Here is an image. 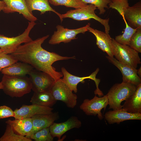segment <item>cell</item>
I'll return each mask as SVG.
<instances>
[{"mask_svg": "<svg viewBox=\"0 0 141 141\" xmlns=\"http://www.w3.org/2000/svg\"><path fill=\"white\" fill-rule=\"evenodd\" d=\"M140 0V1L141 0Z\"/></svg>", "mask_w": 141, "mask_h": 141, "instance_id": "38", "label": "cell"}, {"mask_svg": "<svg viewBox=\"0 0 141 141\" xmlns=\"http://www.w3.org/2000/svg\"><path fill=\"white\" fill-rule=\"evenodd\" d=\"M87 29L95 36L96 44L98 48L106 52L108 56L113 57L114 49L112 43V38L109 34L93 29L90 26L88 27Z\"/></svg>", "mask_w": 141, "mask_h": 141, "instance_id": "17", "label": "cell"}, {"mask_svg": "<svg viewBox=\"0 0 141 141\" xmlns=\"http://www.w3.org/2000/svg\"><path fill=\"white\" fill-rule=\"evenodd\" d=\"M51 91L56 101L63 102L67 107L73 108L77 105V96L72 92L62 79L55 82Z\"/></svg>", "mask_w": 141, "mask_h": 141, "instance_id": "7", "label": "cell"}, {"mask_svg": "<svg viewBox=\"0 0 141 141\" xmlns=\"http://www.w3.org/2000/svg\"><path fill=\"white\" fill-rule=\"evenodd\" d=\"M59 118L58 112H52L46 114H38L31 118L32 120V128L30 133L25 137L28 138L37 132L49 126Z\"/></svg>", "mask_w": 141, "mask_h": 141, "instance_id": "16", "label": "cell"}, {"mask_svg": "<svg viewBox=\"0 0 141 141\" xmlns=\"http://www.w3.org/2000/svg\"><path fill=\"white\" fill-rule=\"evenodd\" d=\"M122 108L128 113H141V84L137 86L134 93L126 99Z\"/></svg>", "mask_w": 141, "mask_h": 141, "instance_id": "20", "label": "cell"}, {"mask_svg": "<svg viewBox=\"0 0 141 141\" xmlns=\"http://www.w3.org/2000/svg\"><path fill=\"white\" fill-rule=\"evenodd\" d=\"M129 4L128 0H111L108 7L117 10L123 18L124 12Z\"/></svg>", "mask_w": 141, "mask_h": 141, "instance_id": "29", "label": "cell"}, {"mask_svg": "<svg viewBox=\"0 0 141 141\" xmlns=\"http://www.w3.org/2000/svg\"><path fill=\"white\" fill-rule=\"evenodd\" d=\"M137 74L138 76L141 78V68H140L137 70Z\"/></svg>", "mask_w": 141, "mask_h": 141, "instance_id": "35", "label": "cell"}, {"mask_svg": "<svg viewBox=\"0 0 141 141\" xmlns=\"http://www.w3.org/2000/svg\"><path fill=\"white\" fill-rule=\"evenodd\" d=\"M97 8L94 5L90 4L81 8L70 10L66 13L61 14L62 21L63 18H71L78 21L89 20L93 19L98 21L104 27L105 32L109 34L110 26L109 24V18L103 19L97 16L95 11Z\"/></svg>", "mask_w": 141, "mask_h": 141, "instance_id": "4", "label": "cell"}, {"mask_svg": "<svg viewBox=\"0 0 141 141\" xmlns=\"http://www.w3.org/2000/svg\"><path fill=\"white\" fill-rule=\"evenodd\" d=\"M114 49V55L118 61L136 69L138 65L141 63L138 52L126 45L122 44L112 38Z\"/></svg>", "mask_w": 141, "mask_h": 141, "instance_id": "6", "label": "cell"}, {"mask_svg": "<svg viewBox=\"0 0 141 141\" xmlns=\"http://www.w3.org/2000/svg\"><path fill=\"white\" fill-rule=\"evenodd\" d=\"M5 123L10 125L15 132L23 136H26L30 133L33 126L31 118L13 120L9 119Z\"/></svg>", "mask_w": 141, "mask_h": 141, "instance_id": "21", "label": "cell"}, {"mask_svg": "<svg viewBox=\"0 0 141 141\" xmlns=\"http://www.w3.org/2000/svg\"><path fill=\"white\" fill-rule=\"evenodd\" d=\"M90 24L88 23L85 26L74 29L64 28L60 25L56 26L57 31H55L49 40V43L51 45L59 44L61 42L67 43L72 40L77 39L76 36L80 33L84 34L88 31L87 27L90 26Z\"/></svg>", "mask_w": 141, "mask_h": 141, "instance_id": "9", "label": "cell"}, {"mask_svg": "<svg viewBox=\"0 0 141 141\" xmlns=\"http://www.w3.org/2000/svg\"><path fill=\"white\" fill-rule=\"evenodd\" d=\"M108 104V100L106 95L99 97L96 95L92 99H85L80 106V109L87 115L96 116L100 120L103 118L101 112L103 108L106 109Z\"/></svg>", "mask_w": 141, "mask_h": 141, "instance_id": "11", "label": "cell"}, {"mask_svg": "<svg viewBox=\"0 0 141 141\" xmlns=\"http://www.w3.org/2000/svg\"><path fill=\"white\" fill-rule=\"evenodd\" d=\"M81 122L75 116L70 117L65 122L60 123L54 122L49 127L52 137H57L60 140L61 136L68 131L74 128L81 127Z\"/></svg>", "mask_w": 141, "mask_h": 141, "instance_id": "13", "label": "cell"}, {"mask_svg": "<svg viewBox=\"0 0 141 141\" xmlns=\"http://www.w3.org/2000/svg\"><path fill=\"white\" fill-rule=\"evenodd\" d=\"M49 1L54 6L64 5L75 9L83 7L87 5L81 0H49Z\"/></svg>", "mask_w": 141, "mask_h": 141, "instance_id": "27", "label": "cell"}, {"mask_svg": "<svg viewBox=\"0 0 141 141\" xmlns=\"http://www.w3.org/2000/svg\"><path fill=\"white\" fill-rule=\"evenodd\" d=\"M124 21L125 24V28L123 33L116 36L114 39L120 44L129 45L130 39L137 28H132L128 25L125 20Z\"/></svg>", "mask_w": 141, "mask_h": 141, "instance_id": "26", "label": "cell"}, {"mask_svg": "<svg viewBox=\"0 0 141 141\" xmlns=\"http://www.w3.org/2000/svg\"><path fill=\"white\" fill-rule=\"evenodd\" d=\"M27 8L29 12L33 14L32 11L37 10L43 14L46 12L51 11L55 13L59 17L61 22L62 21L61 14L57 12L50 5L49 0H25Z\"/></svg>", "mask_w": 141, "mask_h": 141, "instance_id": "23", "label": "cell"}, {"mask_svg": "<svg viewBox=\"0 0 141 141\" xmlns=\"http://www.w3.org/2000/svg\"><path fill=\"white\" fill-rule=\"evenodd\" d=\"M3 85L2 82L1 81L0 82V90L2 89H3Z\"/></svg>", "mask_w": 141, "mask_h": 141, "instance_id": "36", "label": "cell"}, {"mask_svg": "<svg viewBox=\"0 0 141 141\" xmlns=\"http://www.w3.org/2000/svg\"><path fill=\"white\" fill-rule=\"evenodd\" d=\"M61 70L63 75V77L62 79L63 81L72 92L77 93L78 84L80 82L84 83L85 79H89L94 81L96 84V89L94 91L95 94L96 95H98L99 97L104 96L102 92L98 87L100 80L96 78V75L99 70V68H97L90 75L82 77L76 76L70 74L64 67H62Z\"/></svg>", "mask_w": 141, "mask_h": 141, "instance_id": "8", "label": "cell"}, {"mask_svg": "<svg viewBox=\"0 0 141 141\" xmlns=\"http://www.w3.org/2000/svg\"><path fill=\"white\" fill-rule=\"evenodd\" d=\"M17 61L10 54H7L3 52H0V71Z\"/></svg>", "mask_w": 141, "mask_h": 141, "instance_id": "32", "label": "cell"}, {"mask_svg": "<svg viewBox=\"0 0 141 141\" xmlns=\"http://www.w3.org/2000/svg\"><path fill=\"white\" fill-rule=\"evenodd\" d=\"M4 134L0 138V141H32L31 139L15 133L10 125L7 124Z\"/></svg>", "mask_w": 141, "mask_h": 141, "instance_id": "25", "label": "cell"}, {"mask_svg": "<svg viewBox=\"0 0 141 141\" xmlns=\"http://www.w3.org/2000/svg\"><path fill=\"white\" fill-rule=\"evenodd\" d=\"M14 116V111L11 108L5 105L0 106V119Z\"/></svg>", "mask_w": 141, "mask_h": 141, "instance_id": "33", "label": "cell"}, {"mask_svg": "<svg viewBox=\"0 0 141 141\" xmlns=\"http://www.w3.org/2000/svg\"><path fill=\"white\" fill-rule=\"evenodd\" d=\"M104 117L105 120L110 124L115 123L119 124L127 120H140L141 113H128L122 108L108 111L105 114Z\"/></svg>", "mask_w": 141, "mask_h": 141, "instance_id": "18", "label": "cell"}, {"mask_svg": "<svg viewBox=\"0 0 141 141\" xmlns=\"http://www.w3.org/2000/svg\"><path fill=\"white\" fill-rule=\"evenodd\" d=\"M49 36L48 35L20 45L10 54L18 61L27 63L35 69L48 74L56 81L63 77V75L61 72L56 70L53 64L57 61L75 58V56H62L43 48L42 45Z\"/></svg>", "mask_w": 141, "mask_h": 141, "instance_id": "1", "label": "cell"}, {"mask_svg": "<svg viewBox=\"0 0 141 141\" xmlns=\"http://www.w3.org/2000/svg\"><path fill=\"white\" fill-rule=\"evenodd\" d=\"M1 82L4 92L12 97H21L29 93L32 90L30 79L26 76L3 74Z\"/></svg>", "mask_w": 141, "mask_h": 141, "instance_id": "2", "label": "cell"}, {"mask_svg": "<svg viewBox=\"0 0 141 141\" xmlns=\"http://www.w3.org/2000/svg\"><path fill=\"white\" fill-rule=\"evenodd\" d=\"M53 108L32 104L30 105H23L20 108L16 109L14 111L15 119H21L31 118L33 116L38 114H46L52 112Z\"/></svg>", "mask_w": 141, "mask_h": 141, "instance_id": "15", "label": "cell"}, {"mask_svg": "<svg viewBox=\"0 0 141 141\" xmlns=\"http://www.w3.org/2000/svg\"><path fill=\"white\" fill-rule=\"evenodd\" d=\"M6 6L3 11L9 14L15 12L21 14L23 17L30 21L35 22L37 18L29 11L25 0H2Z\"/></svg>", "mask_w": 141, "mask_h": 141, "instance_id": "14", "label": "cell"}, {"mask_svg": "<svg viewBox=\"0 0 141 141\" xmlns=\"http://www.w3.org/2000/svg\"><path fill=\"white\" fill-rule=\"evenodd\" d=\"M56 101L51 91L34 92L30 101L32 104L50 107H52Z\"/></svg>", "mask_w": 141, "mask_h": 141, "instance_id": "24", "label": "cell"}, {"mask_svg": "<svg viewBox=\"0 0 141 141\" xmlns=\"http://www.w3.org/2000/svg\"><path fill=\"white\" fill-rule=\"evenodd\" d=\"M36 24L35 22H29L28 26L24 31L21 34L16 37H8L0 34V49L4 53L10 54L14 52L21 44L32 40L29 34Z\"/></svg>", "mask_w": 141, "mask_h": 141, "instance_id": "5", "label": "cell"}, {"mask_svg": "<svg viewBox=\"0 0 141 141\" xmlns=\"http://www.w3.org/2000/svg\"><path fill=\"white\" fill-rule=\"evenodd\" d=\"M34 92L51 91L55 81L48 74L33 69L29 74Z\"/></svg>", "mask_w": 141, "mask_h": 141, "instance_id": "10", "label": "cell"}, {"mask_svg": "<svg viewBox=\"0 0 141 141\" xmlns=\"http://www.w3.org/2000/svg\"><path fill=\"white\" fill-rule=\"evenodd\" d=\"M5 6L4 2L3 1L0 0V12L3 10Z\"/></svg>", "mask_w": 141, "mask_h": 141, "instance_id": "34", "label": "cell"}, {"mask_svg": "<svg viewBox=\"0 0 141 141\" xmlns=\"http://www.w3.org/2000/svg\"><path fill=\"white\" fill-rule=\"evenodd\" d=\"M106 57L109 62L120 70L122 75V82L131 84L137 86L141 84V78L137 74L136 69L120 62L114 57L108 56Z\"/></svg>", "mask_w": 141, "mask_h": 141, "instance_id": "12", "label": "cell"}, {"mask_svg": "<svg viewBox=\"0 0 141 141\" xmlns=\"http://www.w3.org/2000/svg\"><path fill=\"white\" fill-rule=\"evenodd\" d=\"M137 87L134 84L122 82L114 84L106 95L108 100L109 109L116 110L122 108L121 103L134 93Z\"/></svg>", "mask_w": 141, "mask_h": 141, "instance_id": "3", "label": "cell"}, {"mask_svg": "<svg viewBox=\"0 0 141 141\" xmlns=\"http://www.w3.org/2000/svg\"><path fill=\"white\" fill-rule=\"evenodd\" d=\"M33 69L29 64L17 61L3 69L1 72L3 74L23 76L28 75Z\"/></svg>", "mask_w": 141, "mask_h": 141, "instance_id": "22", "label": "cell"}, {"mask_svg": "<svg viewBox=\"0 0 141 141\" xmlns=\"http://www.w3.org/2000/svg\"><path fill=\"white\" fill-rule=\"evenodd\" d=\"M124 17L127 21L128 25L136 29L141 27V1L127 8L124 13Z\"/></svg>", "mask_w": 141, "mask_h": 141, "instance_id": "19", "label": "cell"}, {"mask_svg": "<svg viewBox=\"0 0 141 141\" xmlns=\"http://www.w3.org/2000/svg\"><path fill=\"white\" fill-rule=\"evenodd\" d=\"M54 138L50 133L49 127L37 132L30 137L32 140L36 141H52Z\"/></svg>", "mask_w": 141, "mask_h": 141, "instance_id": "28", "label": "cell"}, {"mask_svg": "<svg viewBox=\"0 0 141 141\" xmlns=\"http://www.w3.org/2000/svg\"><path fill=\"white\" fill-rule=\"evenodd\" d=\"M84 3L90 4L95 6L99 10V14H104L105 12V9H108V5L111 0H81Z\"/></svg>", "mask_w": 141, "mask_h": 141, "instance_id": "31", "label": "cell"}, {"mask_svg": "<svg viewBox=\"0 0 141 141\" xmlns=\"http://www.w3.org/2000/svg\"><path fill=\"white\" fill-rule=\"evenodd\" d=\"M3 52V50H2L1 49H0V52Z\"/></svg>", "mask_w": 141, "mask_h": 141, "instance_id": "37", "label": "cell"}, {"mask_svg": "<svg viewBox=\"0 0 141 141\" xmlns=\"http://www.w3.org/2000/svg\"><path fill=\"white\" fill-rule=\"evenodd\" d=\"M128 45L138 53L141 52V27L137 28L130 39Z\"/></svg>", "mask_w": 141, "mask_h": 141, "instance_id": "30", "label": "cell"}]
</instances>
